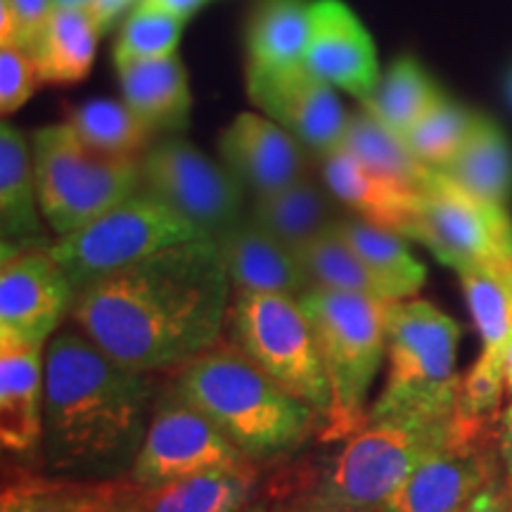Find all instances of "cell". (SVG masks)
<instances>
[{"instance_id": "1", "label": "cell", "mask_w": 512, "mask_h": 512, "mask_svg": "<svg viewBox=\"0 0 512 512\" xmlns=\"http://www.w3.org/2000/svg\"><path fill=\"white\" fill-rule=\"evenodd\" d=\"M230 285L214 238L159 249L76 292L72 318L121 366L178 370L216 347Z\"/></svg>"}, {"instance_id": "2", "label": "cell", "mask_w": 512, "mask_h": 512, "mask_svg": "<svg viewBox=\"0 0 512 512\" xmlns=\"http://www.w3.org/2000/svg\"><path fill=\"white\" fill-rule=\"evenodd\" d=\"M152 403V373L121 366L81 330H57L46 351L43 463L64 477L124 479Z\"/></svg>"}, {"instance_id": "3", "label": "cell", "mask_w": 512, "mask_h": 512, "mask_svg": "<svg viewBox=\"0 0 512 512\" xmlns=\"http://www.w3.org/2000/svg\"><path fill=\"white\" fill-rule=\"evenodd\" d=\"M171 389L207 415L256 465L290 456L320 420L235 344L211 347L192 358L178 368Z\"/></svg>"}, {"instance_id": "4", "label": "cell", "mask_w": 512, "mask_h": 512, "mask_svg": "<svg viewBox=\"0 0 512 512\" xmlns=\"http://www.w3.org/2000/svg\"><path fill=\"white\" fill-rule=\"evenodd\" d=\"M299 302L316 332L332 394L320 439H349L368 425V394L387 354L389 302L316 285L299 294Z\"/></svg>"}, {"instance_id": "5", "label": "cell", "mask_w": 512, "mask_h": 512, "mask_svg": "<svg viewBox=\"0 0 512 512\" xmlns=\"http://www.w3.org/2000/svg\"><path fill=\"white\" fill-rule=\"evenodd\" d=\"M460 325L422 299L387 304L389 375L370 415L446 420L458 411Z\"/></svg>"}, {"instance_id": "6", "label": "cell", "mask_w": 512, "mask_h": 512, "mask_svg": "<svg viewBox=\"0 0 512 512\" xmlns=\"http://www.w3.org/2000/svg\"><path fill=\"white\" fill-rule=\"evenodd\" d=\"M31 155L41 214L57 238L143 188L140 159L100 155L67 121L38 128L31 136Z\"/></svg>"}, {"instance_id": "7", "label": "cell", "mask_w": 512, "mask_h": 512, "mask_svg": "<svg viewBox=\"0 0 512 512\" xmlns=\"http://www.w3.org/2000/svg\"><path fill=\"white\" fill-rule=\"evenodd\" d=\"M228 323L235 347L325 422L332 406L330 382L299 297L240 292Z\"/></svg>"}, {"instance_id": "8", "label": "cell", "mask_w": 512, "mask_h": 512, "mask_svg": "<svg viewBox=\"0 0 512 512\" xmlns=\"http://www.w3.org/2000/svg\"><path fill=\"white\" fill-rule=\"evenodd\" d=\"M200 238L209 235L140 188L86 226L57 238L50 245V254L72 280L74 290L81 292L159 249Z\"/></svg>"}, {"instance_id": "9", "label": "cell", "mask_w": 512, "mask_h": 512, "mask_svg": "<svg viewBox=\"0 0 512 512\" xmlns=\"http://www.w3.org/2000/svg\"><path fill=\"white\" fill-rule=\"evenodd\" d=\"M403 235L422 242L456 273L512 264V219L505 207L470 195L437 169L422 185L418 209Z\"/></svg>"}, {"instance_id": "10", "label": "cell", "mask_w": 512, "mask_h": 512, "mask_svg": "<svg viewBox=\"0 0 512 512\" xmlns=\"http://www.w3.org/2000/svg\"><path fill=\"white\" fill-rule=\"evenodd\" d=\"M498 420L458 408L446 439L415 467L387 505L392 512H460L498 475Z\"/></svg>"}, {"instance_id": "11", "label": "cell", "mask_w": 512, "mask_h": 512, "mask_svg": "<svg viewBox=\"0 0 512 512\" xmlns=\"http://www.w3.org/2000/svg\"><path fill=\"white\" fill-rule=\"evenodd\" d=\"M140 176L145 192L169 204L209 238H216L242 216V183L226 164L214 162L181 136L162 138L147 147L140 157Z\"/></svg>"}, {"instance_id": "12", "label": "cell", "mask_w": 512, "mask_h": 512, "mask_svg": "<svg viewBox=\"0 0 512 512\" xmlns=\"http://www.w3.org/2000/svg\"><path fill=\"white\" fill-rule=\"evenodd\" d=\"M256 465L202 411L174 389L159 401L128 479L140 489L174 482L214 467Z\"/></svg>"}, {"instance_id": "13", "label": "cell", "mask_w": 512, "mask_h": 512, "mask_svg": "<svg viewBox=\"0 0 512 512\" xmlns=\"http://www.w3.org/2000/svg\"><path fill=\"white\" fill-rule=\"evenodd\" d=\"M247 93L259 112L292 133L318 159L344 145L351 114L344 110L337 88L306 64L247 76Z\"/></svg>"}, {"instance_id": "14", "label": "cell", "mask_w": 512, "mask_h": 512, "mask_svg": "<svg viewBox=\"0 0 512 512\" xmlns=\"http://www.w3.org/2000/svg\"><path fill=\"white\" fill-rule=\"evenodd\" d=\"M76 290L50 247L3 254L0 335L48 344L72 313Z\"/></svg>"}, {"instance_id": "15", "label": "cell", "mask_w": 512, "mask_h": 512, "mask_svg": "<svg viewBox=\"0 0 512 512\" xmlns=\"http://www.w3.org/2000/svg\"><path fill=\"white\" fill-rule=\"evenodd\" d=\"M306 152L264 112H240L219 136L221 162L254 197L273 195L309 176Z\"/></svg>"}, {"instance_id": "16", "label": "cell", "mask_w": 512, "mask_h": 512, "mask_svg": "<svg viewBox=\"0 0 512 512\" xmlns=\"http://www.w3.org/2000/svg\"><path fill=\"white\" fill-rule=\"evenodd\" d=\"M306 69L363 102L380 83L373 36L342 0H313Z\"/></svg>"}, {"instance_id": "17", "label": "cell", "mask_w": 512, "mask_h": 512, "mask_svg": "<svg viewBox=\"0 0 512 512\" xmlns=\"http://www.w3.org/2000/svg\"><path fill=\"white\" fill-rule=\"evenodd\" d=\"M48 344L0 335V441L15 456L43 441Z\"/></svg>"}, {"instance_id": "18", "label": "cell", "mask_w": 512, "mask_h": 512, "mask_svg": "<svg viewBox=\"0 0 512 512\" xmlns=\"http://www.w3.org/2000/svg\"><path fill=\"white\" fill-rule=\"evenodd\" d=\"M235 292L290 294L309 290L311 278L297 252L275 240L249 216H240L214 238Z\"/></svg>"}, {"instance_id": "19", "label": "cell", "mask_w": 512, "mask_h": 512, "mask_svg": "<svg viewBox=\"0 0 512 512\" xmlns=\"http://www.w3.org/2000/svg\"><path fill=\"white\" fill-rule=\"evenodd\" d=\"M325 188L330 195L354 211L356 216L377 223V226L406 233L420 202V190L375 174L366 164L358 162L347 147L330 152L320 159Z\"/></svg>"}, {"instance_id": "20", "label": "cell", "mask_w": 512, "mask_h": 512, "mask_svg": "<svg viewBox=\"0 0 512 512\" xmlns=\"http://www.w3.org/2000/svg\"><path fill=\"white\" fill-rule=\"evenodd\" d=\"M34 155L24 133L8 121L0 124V233L3 254L29 247H50L41 226Z\"/></svg>"}, {"instance_id": "21", "label": "cell", "mask_w": 512, "mask_h": 512, "mask_svg": "<svg viewBox=\"0 0 512 512\" xmlns=\"http://www.w3.org/2000/svg\"><path fill=\"white\" fill-rule=\"evenodd\" d=\"M121 100L152 131H183L192 110L188 72L181 57L114 62Z\"/></svg>"}, {"instance_id": "22", "label": "cell", "mask_w": 512, "mask_h": 512, "mask_svg": "<svg viewBox=\"0 0 512 512\" xmlns=\"http://www.w3.org/2000/svg\"><path fill=\"white\" fill-rule=\"evenodd\" d=\"M133 486L128 477L81 479L15 472L3 484L0 512H112Z\"/></svg>"}, {"instance_id": "23", "label": "cell", "mask_w": 512, "mask_h": 512, "mask_svg": "<svg viewBox=\"0 0 512 512\" xmlns=\"http://www.w3.org/2000/svg\"><path fill=\"white\" fill-rule=\"evenodd\" d=\"M259 491V465L214 467L136 491L140 512H240Z\"/></svg>"}, {"instance_id": "24", "label": "cell", "mask_w": 512, "mask_h": 512, "mask_svg": "<svg viewBox=\"0 0 512 512\" xmlns=\"http://www.w3.org/2000/svg\"><path fill=\"white\" fill-rule=\"evenodd\" d=\"M313 0H256L245 31L247 76L304 64Z\"/></svg>"}, {"instance_id": "25", "label": "cell", "mask_w": 512, "mask_h": 512, "mask_svg": "<svg viewBox=\"0 0 512 512\" xmlns=\"http://www.w3.org/2000/svg\"><path fill=\"white\" fill-rule=\"evenodd\" d=\"M100 34L91 10L55 8L41 38L29 50L41 83L72 86L86 79L98 53Z\"/></svg>"}, {"instance_id": "26", "label": "cell", "mask_w": 512, "mask_h": 512, "mask_svg": "<svg viewBox=\"0 0 512 512\" xmlns=\"http://www.w3.org/2000/svg\"><path fill=\"white\" fill-rule=\"evenodd\" d=\"M328 192L311 176H306L273 195L254 197L249 219L259 223L266 233H271L292 252H299L342 219L337 216Z\"/></svg>"}, {"instance_id": "27", "label": "cell", "mask_w": 512, "mask_h": 512, "mask_svg": "<svg viewBox=\"0 0 512 512\" xmlns=\"http://www.w3.org/2000/svg\"><path fill=\"white\" fill-rule=\"evenodd\" d=\"M437 171L479 200L505 207L512 195V147L503 128L479 114L467 143Z\"/></svg>"}, {"instance_id": "28", "label": "cell", "mask_w": 512, "mask_h": 512, "mask_svg": "<svg viewBox=\"0 0 512 512\" xmlns=\"http://www.w3.org/2000/svg\"><path fill=\"white\" fill-rule=\"evenodd\" d=\"M337 230L351 249L370 266L377 278L389 287L394 299H411L427 280V268L408 247L406 235L399 230L377 226L363 216H342Z\"/></svg>"}, {"instance_id": "29", "label": "cell", "mask_w": 512, "mask_h": 512, "mask_svg": "<svg viewBox=\"0 0 512 512\" xmlns=\"http://www.w3.org/2000/svg\"><path fill=\"white\" fill-rule=\"evenodd\" d=\"M441 98L444 93L422 64L411 55H401L389 64L361 107L399 136H406Z\"/></svg>"}, {"instance_id": "30", "label": "cell", "mask_w": 512, "mask_h": 512, "mask_svg": "<svg viewBox=\"0 0 512 512\" xmlns=\"http://www.w3.org/2000/svg\"><path fill=\"white\" fill-rule=\"evenodd\" d=\"M67 124L91 150L119 159H140L155 136L124 100L110 98L81 102L69 112Z\"/></svg>"}, {"instance_id": "31", "label": "cell", "mask_w": 512, "mask_h": 512, "mask_svg": "<svg viewBox=\"0 0 512 512\" xmlns=\"http://www.w3.org/2000/svg\"><path fill=\"white\" fill-rule=\"evenodd\" d=\"M344 147L375 174L392 178V181L413 190H422V185L430 181L434 171L432 166L422 164L413 155L406 138L384 126L382 121H377L363 107L349 117Z\"/></svg>"}, {"instance_id": "32", "label": "cell", "mask_w": 512, "mask_h": 512, "mask_svg": "<svg viewBox=\"0 0 512 512\" xmlns=\"http://www.w3.org/2000/svg\"><path fill=\"white\" fill-rule=\"evenodd\" d=\"M297 256L302 259L306 273H309L311 285L339 292L366 294V297L380 299V302H399L389 292V287L370 271L366 261L342 238L337 223L299 249Z\"/></svg>"}, {"instance_id": "33", "label": "cell", "mask_w": 512, "mask_h": 512, "mask_svg": "<svg viewBox=\"0 0 512 512\" xmlns=\"http://www.w3.org/2000/svg\"><path fill=\"white\" fill-rule=\"evenodd\" d=\"M185 19L162 0H138L121 24L114 43V62L157 60L176 55Z\"/></svg>"}, {"instance_id": "34", "label": "cell", "mask_w": 512, "mask_h": 512, "mask_svg": "<svg viewBox=\"0 0 512 512\" xmlns=\"http://www.w3.org/2000/svg\"><path fill=\"white\" fill-rule=\"evenodd\" d=\"M479 114L470 112L458 102L441 98L430 112L406 133V143L422 164L439 169L458 155L467 143Z\"/></svg>"}, {"instance_id": "35", "label": "cell", "mask_w": 512, "mask_h": 512, "mask_svg": "<svg viewBox=\"0 0 512 512\" xmlns=\"http://www.w3.org/2000/svg\"><path fill=\"white\" fill-rule=\"evenodd\" d=\"M38 83L41 79H38L29 50L15 43H0V112L3 117H10L19 107L27 105Z\"/></svg>"}, {"instance_id": "36", "label": "cell", "mask_w": 512, "mask_h": 512, "mask_svg": "<svg viewBox=\"0 0 512 512\" xmlns=\"http://www.w3.org/2000/svg\"><path fill=\"white\" fill-rule=\"evenodd\" d=\"M53 10V0H0V43L31 50Z\"/></svg>"}, {"instance_id": "37", "label": "cell", "mask_w": 512, "mask_h": 512, "mask_svg": "<svg viewBox=\"0 0 512 512\" xmlns=\"http://www.w3.org/2000/svg\"><path fill=\"white\" fill-rule=\"evenodd\" d=\"M512 498V486L508 477H496L484 486L460 512H508Z\"/></svg>"}, {"instance_id": "38", "label": "cell", "mask_w": 512, "mask_h": 512, "mask_svg": "<svg viewBox=\"0 0 512 512\" xmlns=\"http://www.w3.org/2000/svg\"><path fill=\"white\" fill-rule=\"evenodd\" d=\"M136 3L138 0H91L88 10H91V15L95 17V22H98L100 31L105 34V31L112 29V24L121 17V12L128 10Z\"/></svg>"}, {"instance_id": "39", "label": "cell", "mask_w": 512, "mask_h": 512, "mask_svg": "<svg viewBox=\"0 0 512 512\" xmlns=\"http://www.w3.org/2000/svg\"><path fill=\"white\" fill-rule=\"evenodd\" d=\"M498 453L505 467V477L512 486V403L505 408V413L498 420Z\"/></svg>"}, {"instance_id": "40", "label": "cell", "mask_w": 512, "mask_h": 512, "mask_svg": "<svg viewBox=\"0 0 512 512\" xmlns=\"http://www.w3.org/2000/svg\"><path fill=\"white\" fill-rule=\"evenodd\" d=\"M162 3L166 5V8L174 10L176 15H181L183 19H190L197 10L204 8L209 0H162Z\"/></svg>"}, {"instance_id": "41", "label": "cell", "mask_w": 512, "mask_h": 512, "mask_svg": "<svg viewBox=\"0 0 512 512\" xmlns=\"http://www.w3.org/2000/svg\"><path fill=\"white\" fill-rule=\"evenodd\" d=\"M136 491H138V486H133L131 494H128V496L124 498V501H121L112 512H140L138 503H136Z\"/></svg>"}, {"instance_id": "42", "label": "cell", "mask_w": 512, "mask_h": 512, "mask_svg": "<svg viewBox=\"0 0 512 512\" xmlns=\"http://www.w3.org/2000/svg\"><path fill=\"white\" fill-rule=\"evenodd\" d=\"M505 392L512 394V339L508 344V351H505Z\"/></svg>"}, {"instance_id": "43", "label": "cell", "mask_w": 512, "mask_h": 512, "mask_svg": "<svg viewBox=\"0 0 512 512\" xmlns=\"http://www.w3.org/2000/svg\"><path fill=\"white\" fill-rule=\"evenodd\" d=\"M55 8H86L91 5V0H53Z\"/></svg>"}, {"instance_id": "44", "label": "cell", "mask_w": 512, "mask_h": 512, "mask_svg": "<svg viewBox=\"0 0 512 512\" xmlns=\"http://www.w3.org/2000/svg\"><path fill=\"white\" fill-rule=\"evenodd\" d=\"M240 512H273V510H271V505H268V501L264 498V501H254V503H249L247 508H242Z\"/></svg>"}, {"instance_id": "45", "label": "cell", "mask_w": 512, "mask_h": 512, "mask_svg": "<svg viewBox=\"0 0 512 512\" xmlns=\"http://www.w3.org/2000/svg\"><path fill=\"white\" fill-rule=\"evenodd\" d=\"M358 512H392V508H389V505H377V508H366Z\"/></svg>"}, {"instance_id": "46", "label": "cell", "mask_w": 512, "mask_h": 512, "mask_svg": "<svg viewBox=\"0 0 512 512\" xmlns=\"http://www.w3.org/2000/svg\"><path fill=\"white\" fill-rule=\"evenodd\" d=\"M508 95H510V102H512V69H510V76H508Z\"/></svg>"}, {"instance_id": "47", "label": "cell", "mask_w": 512, "mask_h": 512, "mask_svg": "<svg viewBox=\"0 0 512 512\" xmlns=\"http://www.w3.org/2000/svg\"><path fill=\"white\" fill-rule=\"evenodd\" d=\"M508 512H512V498H510V510Z\"/></svg>"}]
</instances>
